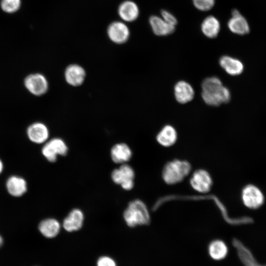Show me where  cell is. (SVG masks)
Instances as JSON below:
<instances>
[{"mask_svg": "<svg viewBox=\"0 0 266 266\" xmlns=\"http://www.w3.org/2000/svg\"><path fill=\"white\" fill-rule=\"evenodd\" d=\"M201 97L205 103L211 106H219L228 103L231 100L229 89L223 85L221 80L215 76L203 80L201 83Z\"/></svg>", "mask_w": 266, "mask_h": 266, "instance_id": "1", "label": "cell"}, {"mask_svg": "<svg viewBox=\"0 0 266 266\" xmlns=\"http://www.w3.org/2000/svg\"><path fill=\"white\" fill-rule=\"evenodd\" d=\"M124 219L130 227L145 225L149 223L150 215L145 203L139 200L131 201L123 213Z\"/></svg>", "mask_w": 266, "mask_h": 266, "instance_id": "2", "label": "cell"}, {"mask_svg": "<svg viewBox=\"0 0 266 266\" xmlns=\"http://www.w3.org/2000/svg\"><path fill=\"white\" fill-rule=\"evenodd\" d=\"M191 167L185 161L175 160L167 163L163 168L162 176L168 184H174L182 181L190 173Z\"/></svg>", "mask_w": 266, "mask_h": 266, "instance_id": "3", "label": "cell"}, {"mask_svg": "<svg viewBox=\"0 0 266 266\" xmlns=\"http://www.w3.org/2000/svg\"><path fill=\"white\" fill-rule=\"evenodd\" d=\"M241 197L243 204L251 209L260 208L265 202V196L262 190L252 184L244 187L241 191Z\"/></svg>", "mask_w": 266, "mask_h": 266, "instance_id": "4", "label": "cell"}, {"mask_svg": "<svg viewBox=\"0 0 266 266\" xmlns=\"http://www.w3.org/2000/svg\"><path fill=\"white\" fill-rule=\"evenodd\" d=\"M68 147L63 139L54 138L45 144L42 148V154L50 162H55L58 155L66 156Z\"/></svg>", "mask_w": 266, "mask_h": 266, "instance_id": "5", "label": "cell"}, {"mask_svg": "<svg viewBox=\"0 0 266 266\" xmlns=\"http://www.w3.org/2000/svg\"><path fill=\"white\" fill-rule=\"evenodd\" d=\"M106 33L109 39L117 44L126 43L130 36V29L122 21H115L110 23L107 28Z\"/></svg>", "mask_w": 266, "mask_h": 266, "instance_id": "6", "label": "cell"}, {"mask_svg": "<svg viewBox=\"0 0 266 266\" xmlns=\"http://www.w3.org/2000/svg\"><path fill=\"white\" fill-rule=\"evenodd\" d=\"M24 85L31 94L37 96L44 95L48 88L47 79L40 73L28 75L24 80Z\"/></svg>", "mask_w": 266, "mask_h": 266, "instance_id": "7", "label": "cell"}, {"mask_svg": "<svg viewBox=\"0 0 266 266\" xmlns=\"http://www.w3.org/2000/svg\"><path fill=\"white\" fill-rule=\"evenodd\" d=\"M227 26L230 32L239 35L247 34L250 32L247 20L236 9L233 10Z\"/></svg>", "mask_w": 266, "mask_h": 266, "instance_id": "8", "label": "cell"}, {"mask_svg": "<svg viewBox=\"0 0 266 266\" xmlns=\"http://www.w3.org/2000/svg\"><path fill=\"white\" fill-rule=\"evenodd\" d=\"M192 188L196 191L205 193L208 192L212 185V180L209 173L205 170L199 169L192 175L190 179Z\"/></svg>", "mask_w": 266, "mask_h": 266, "instance_id": "9", "label": "cell"}, {"mask_svg": "<svg viewBox=\"0 0 266 266\" xmlns=\"http://www.w3.org/2000/svg\"><path fill=\"white\" fill-rule=\"evenodd\" d=\"M117 12L121 21L130 23L137 19L140 10L138 5L134 1L125 0L119 5Z\"/></svg>", "mask_w": 266, "mask_h": 266, "instance_id": "10", "label": "cell"}, {"mask_svg": "<svg viewBox=\"0 0 266 266\" xmlns=\"http://www.w3.org/2000/svg\"><path fill=\"white\" fill-rule=\"evenodd\" d=\"M148 21L152 31L157 36H167L175 31V27L166 23L161 16L151 15Z\"/></svg>", "mask_w": 266, "mask_h": 266, "instance_id": "11", "label": "cell"}, {"mask_svg": "<svg viewBox=\"0 0 266 266\" xmlns=\"http://www.w3.org/2000/svg\"><path fill=\"white\" fill-rule=\"evenodd\" d=\"M85 76L86 72L83 67L77 64L69 65L65 71V80L72 86L81 85L83 83Z\"/></svg>", "mask_w": 266, "mask_h": 266, "instance_id": "12", "label": "cell"}, {"mask_svg": "<svg viewBox=\"0 0 266 266\" xmlns=\"http://www.w3.org/2000/svg\"><path fill=\"white\" fill-rule=\"evenodd\" d=\"M84 220V216L82 210L74 208L64 219L63 226L68 232L77 231L82 228Z\"/></svg>", "mask_w": 266, "mask_h": 266, "instance_id": "13", "label": "cell"}, {"mask_svg": "<svg viewBox=\"0 0 266 266\" xmlns=\"http://www.w3.org/2000/svg\"><path fill=\"white\" fill-rule=\"evenodd\" d=\"M49 130L45 125L36 122L31 125L27 129V135L30 140L40 144L45 142L49 137Z\"/></svg>", "mask_w": 266, "mask_h": 266, "instance_id": "14", "label": "cell"}, {"mask_svg": "<svg viewBox=\"0 0 266 266\" xmlns=\"http://www.w3.org/2000/svg\"><path fill=\"white\" fill-rule=\"evenodd\" d=\"M174 94L176 100L184 104L193 99L195 92L193 88L189 83L185 81H180L174 86Z\"/></svg>", "mask_w": 266, "mask_h": 266, "instance_id": "15", "label": "cell"}, {"mask_svg": "<svg viewBox=\"0 0 266 266\" xmlns=\"http://www.w3.org/2000/svg\"><path fill=\"white\" fill-rule=\"evenodd\" d=\"M219 64L222 68L229 75H240L244 70L243 63L238 59L224 55L219 59Z\"/></svg>", "mask_w": 266, "mask_h": 266, "instance_id": "16", "label": "cell"}, {"mask_svg": "<svg viewBox=\"0 0 266 266\" xmlns=\"http://www.w3.org/2000/svg\"><path fill=\"white\" fill-rule=\"evenodd\" d=\"M200 30L205 36L209 38H214L220 32V22L215 16L208 15L202 21Z\"/></svg>", "mask_w": 266, "mask_h": 266, "instance_id": "17", "label": "cell"}, {"mask_svg": "<svg viewBox=\"0 0 266 266\" xmlns=\"http://www.w3.org/2000/svg\"><path fill=\"white\" fill-rule=\"evenodd\" d=\"M110 156L113 162L123 164L131 159L132 152L127 144L119 143L115 144L111 148Z\"/></svg>", "mask_w": 266, "mask_h": 266, "instance_id": "18", "label": "cell"}, {"mask_svg": "<svg viewBox=\"0 0 266 266\" xmlns=\"http://www.w3.org/2000/svg\"><path fill=\"white\" fill-rule=\"evenodd\" d=\"M177 139V133L175 128L171 125L165 126L159 132L156 139L158 142L164 147L173 145Z\"/></svg>", "mask_w": 266, "mask_h": 266, "instance_id": "19", "label": "cell"}, {"mask_svg": "<svg viewBox=\"0 0 266 266\" xmlns=\"http://www.w3.org/2000/svg\"><path fill=\"white\" fill-rule=\"evenodd\" d=\"M208 253L210 257L215 261L224 259L228 255V248L225 242L220 239L212 240L208 245Z\"/></svg>", "mask_w": 266, "mask_h": 266, "instance_id": "20", "label": "cell"}, {"mask_svg": "<svg viewBox=\"0 0 266 266\" xmlns=\"http://www.w3.org/2000/svg\"><path fill=\"white\" fill-rule=\"evenodd\" d=\"M6 188L8 193L14 197H20L27 191V183L22 178L12 176L6 182Z\"/></svg>", "mask_w": 266, "mask_h": 266, "instance_id": "21", "label": "cell"}, {"mask_svg": "<svg viewBox=\"0 0 266 266\" xmlns=\"http://www.w3.org/2000/svg\"><path fill=\"white\" fill-rule=\"evenodd\" d=\"M38 229L44 236L53 238L59 233L61 225L57 220L54 218H48L40 223Z\"/></svg>", "mask_w": 266, "mask_h": 266, "instance_id": "22", "label": "cell"}, {"mask_svg": "<svg viewBox=\"0 0 266 266\" xmlns=\"http://www.w3.org/2000/svg\"><path fill=\"white\" fill-rule=\"evenodd\" d=\"M121 176V187L125 190H130L134 186V171L133 169L126 164H122L119 168Z\"/></svg>", "mask_w": 266, "mask_h": 266, "instance_id": "23", "label": "cell"}, {"mask_svg": "<svg viewBox=\"0 0 266 266\" xmlns=\"http://www.w3.org/2000/svg\"><path fill=\"white\" fill-rule=\"evenodd\" d=\"M21 0H1L0 6L5 12L12 13L17 11L20 8Z\"/></svg>", "mask_w": 266, "mask_h": 266, "instance_id": "24", "label": "cell"}, {"mask_svg": "<svg viewBox=\"0 0 266 266\" xmlns=\"http://www.w3.org/2000/svg\"><path fill=\"white\" fill-rule=\"evenodd\" d=\"M194 7L199 11L205 12L211 10L216 0H192Z\"/></svg>", "mask_w": 266, "mask_h": 266, "instance_id": "25", "label": "cell"}, {"mask_svg": "<svg viewBox=\"0 0 266 266\" xmlns=\"http://www.w3.org/2000/svg\"><path fill=\"white\" fill-rule=\"evenodd\" d=\"M161 17L168 24L173 26H176L178 24L176 17L170 11L163 9L161 11Z\"/></svg>", "mask_w": 266, "mask_h": 266, "instance_id": "26", "label": "cell"}, {"mask_svg": "<svg viewBox=\"0 0 266 266\" xmlns=\"http://www.w3.org/2000/svg\"><path fill=\"white\" fill-rule=\"evenodd\" d=\"M97 266H116L113 260L111 258L103 256L100 258L97 262Z\"/></svg>", "mask_w": 266, "mask_h": 266, "instance_id": "27", "label": "cell"}, {"mask_svg": "<svg viewBox=\"0 0 266 266\" xmlns=\"http://www.w3.org/2000/svg\"><path fill=\"white\" fill-rule=\"evenodd\" d=\"M3 169V164L1 161L0 160V173L1 172Z\"/></svg>", "mask_w": 266, "mask_h": 266, "instance_id": "28", "label": "cell"}, {"mask_svg": "<svg viewBox=\"0 0 266 266\" xmlns=\"http://www.w3.org/2000/svg\"><path fill=\"white\" fill-rule=\"evenodd\" d=\"M3 243V239L2 237L0 235V247L2 245Z\"/></svg>", "mask_w": 266, "mask_h": 266, "instance_id": "29", "label": "cell"}]
</instances>
